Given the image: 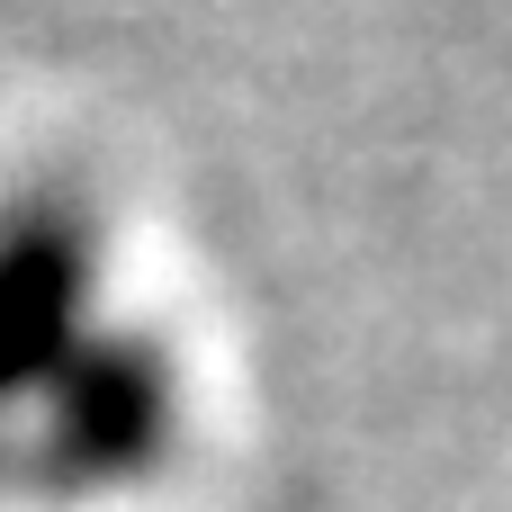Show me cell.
<instances>
[{"label":"cell","mask_w":512,"mask_h":512,"mask_svg":"<svg viewBox=\"0 0 512 512\" xmlns=\"http://www.w3.org/2000/svg\"><path fill=\"white\" fill-rule=\"evenodd\" d=\"M180 432V378L144 333H90L63 378L36 396V441L18 459L27 486H45L54 504H90L135 486Z\"/></svg>","instance_id":"obj_1"},{"label":"cell","mask_w":512,"mask_h":512,"mask_svg":"<svg viewBox=\"0 0 512 512\" xmlns=\"http://www.w3.org/2000/svg\"><path fill=\"white\" fill-rule=\"evenodd\" d=\"M90 279L99 234L72 189H27L0 207V432L90 342Z\"/></svg>","instance_id":"obj_2"}]
</instances>
